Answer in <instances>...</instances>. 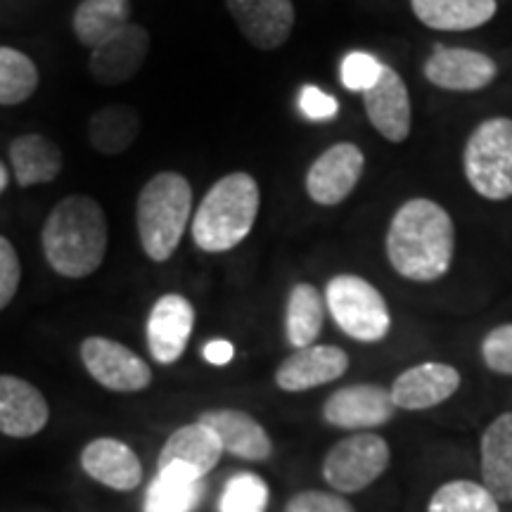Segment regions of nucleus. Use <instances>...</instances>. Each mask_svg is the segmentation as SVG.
Masks as SVG:
<instances>
[{"label":"nucleus","instance_id":"nucleus-1","mask_svg":"<svg viewBox=\"0 0 512 512\" xmlns=\"http://www.w3.org/2000/svg\"><path fill=\"white\" fill-rule=\"evenodd\" d=\"M456 230L439 202L415 197L396 209L387 230V259L401 278L434 283L451 268Z\"/></svg>","mask_w":512,"mask_h":512},{"label":"nucleus","instance_id":"nucleus-2","mask_svg":"<svg viewBox=\"0 0 512 512\" xmlns=\"http://www.w3.org/2000/svg\"><path fill=\"white\" fill-rule=\"evenodd\" d=\"M110 242V226L98 200L69 195L48 214L41 233L48 266L62 278H88L102 266Z\"/></svg>","mask_w":512,"mask_h":512},{"label":"nucleus","instance_id":"nucleus-3","mask_svg":"<svg viewBox=\"0 0 512 512\" xmlns=\"http://www.w3.org/2000/svg\"><path fill=\"white\" fill-rule=\"evenodd\" d=\"M261 207L259 183L235 171L211 185L192 219V240L202 252L221 254L238 247L252 233Z\"/></svg>","mask_w":512,"mask_h":512},{"label":"nucleus","instance_id":"nucleus-4","mask_svg":"<svg viewBox=\"0 0 512 512\" xmlns=\"http://www.w3.org/2000/svg\"><path fill=\"white\" fill-rule=\"evenodd\" d=\"M192 211V188L188 178L176 171L152 176L140 190L136 223L143 252L152 261H169L181 245Z\"/></svg>","mask_w":512,"mask_h":512},{"label":"nucleus","instance_id":"nucleus-5","mask_svg":"<svg viewBox=\"0 0 512 512\" xmlns=\"http://www.w3.org/2000/svg\"><path fill=\"white\" fill-rule=\"evenodd\" d=\"M467 183L484 200L512 197V119H486L470 133L463 152Z\"/></svg>","mask_w":512,"mask_h":512},{"label":"nucleus","instance_id":"nucleus-6","mask_svg":"<svg viewBox=\"0 0 512 512\" xmlns=\"http://www.w3.org/2000/svg\"><path fill=\"white\" fill-rule=\"evenodd\" d=\"M325 306L337 328L356 342H380L392 330L382 292L361 275H335L325 287Z\"/></svg>","mask_w":512,"mask_h":512},{"label":"nucleus","instance_id":"nucleus-7","mask_svg":"<svg viewBox=\"0 0 512 512\" xmlns=\"http://www.w3.org/2000/svg\"><path fill=\"white\" fill-rule=\"evenodd\" d=\"M389 460L392 451L380 434H351L328 451L323 460V477L335 491L358 494L384 475Z\"/></svg>","mask_w":512,"mask_h":512},{"label":"nucleus","instance_id":"nucleus-8","mask_svg":"<svg viewBox=\"0 0 512 512\" xmlns=\"http://www.w3.org/2000/svg\"><path fill=\"white\" fill-rule=\"evenodd\" d=\"M81 361L88 375L112 392H143L150 387L152 370L136 351L107 337H88L81 342Z\"/></svg>","mask_w":512,"mask_h":512},{"label":"nucleus","instance_id":"nucleus-9","mask_svg":"<svg viewBox=\"0 0 512 512\" xmlns=\"http://www.w3.org/2000/svg\"><path fill=\"white\" fill-rule=\"evenodd\" d=\"M366 169V157L354 143H335L311 164L306 192L320 207H335L354 192Z\"/></svg>","mask_w":512,"mask_h":512},{"label":"nucleus","instance_id":"nucleus-10","mask_svg":"<svg viewBox=\"0 0 512 512\" xmlns=\"http://www.w3.org/2000/svg\"><path fill=\"white\" fill-rule=\"evenodd\" d=\"M392 392L380 384H349L323 403V418L339 430H375L394 418Z\"/></svg>","mask_w":512,"mask_h":512},{"label":"nucleus","instance_id":"nucleus-11","mask_svg":"<svg viewBox=\"0 0 512 512\" xmlns=\"http://www.w3.org/2000/svg\"><path fill=\"white\" fill-rule=\"evenodd\" d=\"M425 79L441 91L472 93L494 83L498 76L496 62L489 55L470 48H434L425 62Z\"/></svg>","mask_w":512,"mask_h":512},{"label":"nucleus","instance_id":"nucleus-12","mask_svg":"<svg viewBox=\"0 0 512 512\" xmlns=\"http://www.w3.org/2000/svg\"><path fill=\"white\" fill-rule=\"evenodd\" d=\"M150 55V34L140 24H126L117 34L91 50V76L102 86H119L131 81Z\"/></svg>","mask_w":512,"mask_h":512},{"label":"nucleus","instance_id":"nucleus-13","mask_svg":"<svg viewBox=\"0 0 512 512\" xmlns=\"http://www.w3.org/2000/svg\"><path fill=\"white\" fill-rule=\"evenodd\" d=\"M363 105L370 124L389 143H403L411 133V95L406 81L392 67H382L380 79L363 93Z\"/></svg>","mask_w":512,"mask_h":512},{"label":"nucleus","instance_id":"nucleus-14","mask_svg":"<svg viewBox=\"0 0 512 512\" xmlns=\"http://www.w3.org/2000/svg\"><path fill=\"white\" fill-rule=\"evenodd\" d=\"M195 325V309L183 294H164L147 318V347L157 363L169 366L183 356Z\"/></svg>","mask_w":512,"mask_h":512},{"label":"nucleus","instance_id":"nucleus-15","mask_svg":"<svg viewBox=\"0 0 512 512\" xmlns=\"http://www.w3.org/2000/svg\"><path fill=\"white\" fill-rule=\"evenodd\" d=\"M240 34L259 50H275L294 29L292 0H226Z\"/></svg>","mask_w":512,"mask_h":512},{"label":"nucleus","instance_id":"nucleus-16","mask_svg":"<svg viewBox=\"0 0 512 512\" xmlns=\"http://www.w3.org/2000/svg\"><path fill=\"white\" fill-rule=\"evenodd\" d=\"M347 351L330 344H311L287 356L275 370V384L283 392H309L320 384L335 382L347 373Z\"/></svg>","mask_w":512,"mask_h":512},{"label":"nucleus","instance_id":"nucleus-17","mask_svg":"<svg viewBox=\"0 0 512 512\" xmlns=\"http://www.w3.org/2000/svg\"><path fill=\"white\" fill-rule=\"evenodd\" d=\"M460 387V373L446 363H420L392 384V401L403 411H427L451 399Z\"/></svg>","mask_w":512,"mask_h":512},{"label":"nucleus","instance_id":"nucleus-18","mask_svg":"<svg viewBox=\"0 0 512 512\" xmlns=\"http://www.w3.org/2000/svg\"><path fill=\"white\" fill-rule=\"evenodd\" d=\"M50 408L34 384L15 375H0V434L34 437L48 425Z\"/></svg>","mask_w":512,"mask_h":512},{"label":"nucleus","instance_id":"nucleus-19","mask_svg":"<svg viewBox=\"0 0 512 512\" xmlns=\"http://www.w3.org/2000/svg\"><path fill=\"white\" fill-rule=\"evenodd\" d=\"M197 422H202L204 427H209V430L216 434V439H219L223 446V453L252 460V463H261V460L271 458V437H268L264 427L245 411L216 408V411H204Z\"/></svg>","mask_w":512,"mask_h":512},{"label":"nucleus","instance_id":"nucleus-20","mask_svg":"<svg viewBox=\"0 0 512 512\" xmlns=\"http://www.w3.org/2000/svg\"><path fill=\"white\" fill-rule=\"evenodd\" d=\"M221 456L223 446L216 439V434L209 427H204L202 422H192V425L181 427L166 439L162 453H159L157 470L178 467V470L188 472L190 477L204 479L207 472L219 465Z\"/></svg>","mask_w":512,"mask_h":512},{"label":"nucleus","instance_id":"nucleus-21","mask_svg":"<svg viewBox=\"0 0 512 512\" xmlns=\"http://www.w3.org/2000/svg\"><path fill=\"white\" fill-rule=\"evenodd\" d=\"M81 467L95 482L114 491H133L143 482V465L124 441L100 437L81 451Z\"/></svg>","mask_w":512,"mask_h":512},{"label":"nucleus","instance_id":"nucleus-22","mask_svg":"<svg viewBox=\"0 0 512 512\" xmlns=\"http://www.w3.org/2000/svg\"><path fill=\"white\" fill-rule=\"evenodd\" d=\"M484 489L496 501H512V413H503L482 434Z\"/></svg>","mask_w":512,"mask_h":512},{"label":"nucleus","instance_id":"nucleus-23","mask_svg":"<svg viewBox=\"0 0 512 512\" xmlns=\"http://www.w3.org/2000/svg\"><path fill=\"white\" fill-rule=\"evenodd\" d=\"M413 15L437 31H470L496 17V0H411Z\"/></svg>","mask_w":512,"mask_h":512},{"label":"nucleus","instance_id":"nucleus-24","mask_svg":"<svg viewBox=\"0 0 512 512\" xmlns=\"http://www.w3.org/2000/svg\"><path fill=\"white\" fill-rule=\"evenodd\" d=\"M10 164L17 183L22 188H29V185L50 183L60 176L62 152L53 140L41 136V133H24V136L12 140Z\"/></svg>","mask_w":512,"mask_h":512},{"label":"nucleus","instance_id":"nucleus-25","mask_svg":"<svg viewBox=\"0 0 512 512\" xmlns=\"http://www.w3.org/2000/svg\"><path fill=\"white\" fill-rule=\"evenodd\" d=\"M131 0H81L74 10L72 29L81 46L98 48L107 38L131 24Z\"/></svg>","mask_w":512,"mask_h":512},{"label":"nucleus","instance_id":"nucleus-26","mask_svg":"<svg viewBox=\"0 0 512 512\" xmlns=\"http://www.w3.org/2000/svg\"><path fill=\"white\" fill-rule=\"evenodd\" d=\"M140 114L131 105H105L88 121V140L100 155H121L136 143Z\"/></svg>","mask_w":512,"mask_h":512},{"label":"nucleus","instance_id":"nucleus-27","mask_svg":"<svg viewBox=\"0 0 512 512\" xmlns=\"http://www.w3.org/2000/svg\"><path fill=\"white\" fill-rule=\"evenodd\" d=\"M325 323V299L311 283L292 287L287 297L285 335L294 349L311 347Z\"/></svg>","mask_w":512,"mask_h":512},{"label":"nucleus","instance_id":"nucleus-28","mask_svg":"<svg viewBox=\"0 0 512 512\" xmlns=\"http://www.w3.org/2000/svg\"><path fill=\"white\" fill-rule=\"evenodd\" d=\"M202 496V479L190 477L178 467H164L147 489L145 512H195Z\"/></svg>","mask_w":512,"mask_h":512},{"label":"nucleus","instance_id":"nucleus-29","mask_svg":"<svg viewBox=\"0 0 512 512\" xmlns=\"http://www.w3.org/2000/svg\"><path fill=\"white\" fill-rule=\"evenodd\" d=\"M38 76L36 62L17 48L0 46V105L12 107L27 102L36 93Z\"/></svg>","mask_w":512,"mask_h":512},{"label":"nucleus","instance_id":"nucleus-30","mask_svg":"<svg viewBox=\"0 0 512 512\" xmlns=\"http://www.w3.org/2000/svg\"><path fill=\"white\" fill-rule=\"evenodd\" d=\"M427 512H501L498 501L484 484L470 482V479H456L439 486L430 498Z\"/></svg>","mask_w":512,"mask_h":512},{"label":"nucleus","instance_id":"nucleus-31","mask_svg":"<svg viewBox=\"0 0 512 512\" xmlns=\"http://www.w3.org/2000/svg\"><path fill=\"white\" fill-rule=\"evenodd\" d=\"M219 508L221 512H266L268 484L252 472H238L226 482Z\"/></svg>","mask_w":512,"mask_h":512},{"label":"nucleus","instance_id":"nucleus-32","mask_svg":"<svg viewBox=\"0 0 512 512\" xmlns=\"http://www.w3.org/2000/svg\"><path fill=\"white\" fill-rule=\"evenodd\" d=\"M384 64L373 57L370 53H363V50H354L342 60V72H339V79H342L344 88L351 93H366L373 83L380 79Z\"/></svg>","mask_w":512,"mask_h":512},{"label":"nucleus","instance_id":"nucleus-33","mask_svg":"<svg viewBox=\"0 0 512 512\" xmlns=\"http://www.w3.org/2000/svg\"><path fill=\"white\" fill-rule=\"evenodd\" d=\"M482 358L498 375H512V323L498 325L484 337Z\"/></svg>","mask_w":512,"mask_h":512},{"label":"nucleus","instance_id":"nucleus-34","mask_svg":"<svg viewBox=\"0 0 512 512\" xmlns=\"http://www.w3.org/2000/svg\"><path fill=\"white\" fill-rule=\"evenodd\" d=\"M19 280H22V264L19 256L8 238L0 235V311L8 306L19 290Z\"/></svg>","mask_w":512,"mask_h":512},{"label":"nucleus","instance_id":"nucleus-35","mask_svg":"<svg viewBox=\"0 0 512 512\" xmlns=\"http://www.w3.org/2000/svg\"><path fill=\"white\" fill-rule=\"evenodd\" d=\"M285 512H356L354 505L344 501L342 496L328 494V491H302L292 496Z\"/></svg>","mask_w":512,"mask_h":512},{"label":"nucleus","instance_id":"nucleus-36","mask_svg":"<svg viewBox=\"0 0 512 512\" xmlns=\"http://www.w3.org/2000/svg\"><path fill=\"white\" fill-rule=\"evenodd\" d=\"M299 107H302L304 117L311 121H328L335 117L339 110L337 100L316 86L302 88V93H299Z\"/></svg>","mask_w":512,"mask_h":512},{"label":"nucleus","instance_id":"nucleus-37","mask_svg":"<svg viewBox=\"0 0 512 512\" xmlns=\"http://www.w3.org/2000/svg\"><path fill=\"white\" fill-rule=\"evenodd\" d=\"M233 344L226 342V339H214L204 347V358L211 363V366H226V363L233 361Z\"/></svg>","mask_w":512,"mask_h":512},{"label":"nucleus","instance_id":"nucleus-38","mask_svg":"<svg viewBox=\"0 0 512 512\" xmlns=\"http://www.w3.org/2000/svg\"><path fill=\"white\" fill-rule=\"evenodd\" d=\"M8 181H10V176H8V169H5V164L0 162V195H3V190L8 188Z\"/></svg>","mask_w":512,"mask_h":512}]
</instances>
